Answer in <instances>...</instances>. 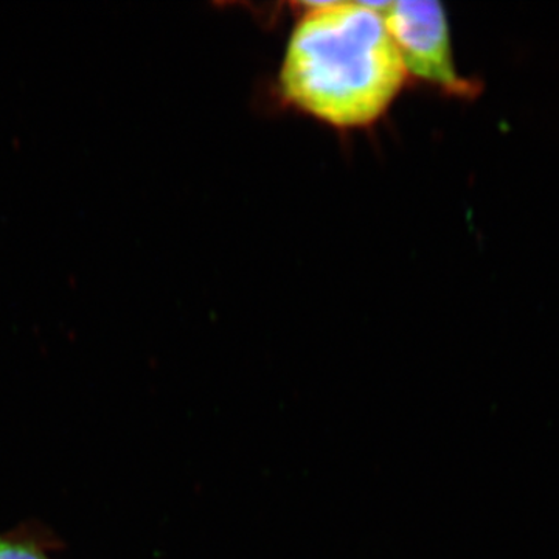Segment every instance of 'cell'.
<instances>
[{
  "label": "cell",
  "instance_id": "6da1fadb",
  "mask_svg": "<svg viewBox=\"0 0 559 559\" xmlns=\"http://www.w3.org/2000/svg\"><path fill=\"white\" fill-rule=\"evenodd\" d=\"M382 5L304 3L278 70L280 100L334 130L377 124L409 83Z\"/></svg>",
  "mask_w": 559,
  "mask_h": 559
},
{
  "label": "cell",
  "instance_id": "7a4b0ae2",
  "mask_svg": "<svg viewBox=\"0 0 559 559\" xmlns=\"http://www.w3.org/2000/svg\"><path fill=\"white\" fill-rule=\"evenodd\" d=\"M381 14L409 80L421 81L448 97L463 100L480 94L481 84L460 75L455 68L450 24L441 3L426 0L384 2Z\"/></svg>",
  "mask_w": 559,
  "mask_h": 559
},
{
  "label": "cell",
  "instance_id": "3957f363",
  "mask_svg": "<svg viewBox=\"0 0 559 559\" xmlns=\"http://www.w3.org/2000/svg\"><path fill=\"white\" fill-rule=\"evenodd\" d=\"M61 540L40 522H24L0 533V559H51Z\"/></svg>",
  "mask_w": 559,
  "mask_h": 559
}]
</instances>
